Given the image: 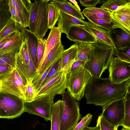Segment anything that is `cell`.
<instances>
[{"mask_svg":"<svg viewBox=\"0 0 130 130\" xmlns=\"http://www.w3.org/2000/svg\"><path fill=\"white\" fill-rule=\"evenodd\" d=\"M113 46L97 39L93 44L90 56L85 62L84 68L91 76L100 77L108 67L110 61L115 56Z\"/></svg>","mask_w":130,"mask_h":130,"instance_id":"2","label":"cell"},{"mask_svg":"<svg viewBox=\"0 0 130 130\" xmlns=\"http://www.w3.org/2000/svg\"><path fill=\"white\" fill-rule=\"evenodd\" d=\"M8 0H0V31L11 19Z\"/></svg>","mask_w":130,"mask_h":130,"instance_id":"29","label":"cell"},{"mask_svg":"<svg viewBox=\"0 0 130 130\" xmlns=\"http://www.w3.org/2000/svg\"><path fill=\"white\" fill-rule=\"evenodd\" d=\"M66 37L69 40L75 43H94L97 41L96 37L86 26H72L67 34Z\"/></svg>","mask_w":130,"mask_h":130,"instance_id":"14","label":"cell"},{"mask_svg":"<svg viewBox=\"0 0 130 130\" xmlns=\"http://www.w3.org/2000/svg\"><path fill=\"white\" fill-rule=\"evenodd\" d=\"M22 28L20 24L13 21L11 18L0 31V41L13 31H21Z\"/></svg>","mask_w":130,"mask_h":130,"instance_id":"32","label":"cell"},{"mask_svg":"<svg viewBox=\"0 0 130 130\" xmlns=\"http://www.w3.org/2000/svg\"><path fill=\"white\" fill-rule=\"evenodd\" d=\"M27 85L15 68L0 76V92L9 93L24 99Z\"/></svg>","mask_w":130,"mask_h":130,"instance_id":"7","label":"cell"},{"mask_svg":"<svg viewBox=\"0 0 130 130\" xmlns=\"http://www.w3.org/2000/svg\"><path fill=\"white\" fill-rule=\"evenodd\" d=\"M54 99V97L47 95L36 96L31 102H24V112L40 116L46 121H50Z\"/></svg>","mask_w":130,"mask_h":130,"instance_id":"8","label":"cell"},{"mask_svg":"<svg viewBox=\"0 0 130 130\" xmlns=\"http://www.w3.org/2000/svg\"><path fill=\"white\" fill-rule=\"evenodd\" d=\"M21 31L23 35L24 40L26 41L32 60L37 69L38 66L37 49L38 38L34 33L26 28L23 27Z\"/></svg>","mask_w":130,"mask_h":130,"instance_id":"17","label":"cell"},{"mask_svg":"<svg viewBox=\"0 0 130 130\" xmlns=\"http://www.w3.org/2000/svg\"><path fill=\"white\" fill-rule=\"evenodd\" d=\"M61 70L58 60L55 63L53 66L48 74L46 76L42 82L40 88L45 85L55 74Z\"/></svg>","mask_w":130,"mask_h":130,"instance_id":"39","label":"cell"},{"mask_svg":"<svg viewBox=\"0 0 130 130\" xmlns=\"http://www.w3.org/2000/svg\"><path fill=\"white\" fill-rule=\"evenodd\" d=\"M50 1L35 0L30 3L28 27L39 39H43L48 29V5Z\"/></svg>","mask_w":130,"mask_h":130,"instance_id":"3","label":"cell"},{"mask_svg":"<svg viewBox=\"0 0 130 130\" xmlns=\"http://www.w3.org/2000/svg\"><path fill=\"white\" fill-rule=\"evenodd\" d=\"M100 0H80L79 2L82 6L88 8L95 7L98 4L101 3Z\"/></svg>","mask_w":130,"mask_h":130,"instance_id":"41","label":"cell"},{"mask_svg":"<svg viewBox=\"0 0 130 130\" xmlns=\"http://www.w3.org/2000/svg\"><path fill=\"white\" fill-rule=\"evenodd\" d=\"M15 54L6 53L0 54V63L10 68H15Z\"/></svg>","mask_w":130,"mask_h":130,"instance_id":"34","label":"cell"},{"mask_svg":"<svg viewBox=\"0 0 130 130\" xmlns=\"http://www.w3.org/2000/svg\"><path fill=\"white\" fill-rule=\"evenodd\" d=\"M97 125L99 127L100 130H115V126L106 120L100 115L98 117Z\"/></svg>","mask_w":130,"mask_h":130,"instance_id":"40","label":"cell"},{"mask_svg":"<svg viewBox=\"0 0 130 130\" xmlns=\"http://www.w3.org/2000/svg\"><path fill=\"white\" fill-rule=\"evenodd\" d=\"M92 118V115L88 113L83 117L80 121L72 130H83L90 124Z\"/></svg>","mask_w":130,"mask_h":130,"instance_id":"37","label":"cell"},{"mask_svg":"<svg viewBox=\"0 0 130 130\" xmlns=\"http://www.w3.org/2000/svg\"><path fill=\"white\" fill-rule=\"evenodd\" d=\"M77 51V47L75 43L63 51L59 59L61 69L64 70L68 73H69L72 66L75 61Z\"/></svg>","mask_w":130,"mask_h":130,"instance_id":"19","label":"cell"},{"mask_svg":"<svg viewBox=\"0 0 130 130\" xmlns=\"http://www.w3.org/2000/svg\"><path fill=\"white\" fill-rule=\"evenodd\" d=\"M77 51L75 61H80L86 62L88 60L92 50V43L76 42Z\"/></svg>","mask_w":130,"mask_h":130,"instance_id":"26","label":"cell"},{"mask_svg":"<svg viewBox=\"0 0 130 130\" xmlns=\"http://www.w3.org/2000/svg\"><path fill=\"white\" fill-rule=\"evenodd\" d=\"M85 63V62L80 61H75L72 66L70 71L79 68L84 67Z\"/></svg>","mask_w":130,"mask_h":130,"instance_id":"44","label":"cell"},{"mask_svg":"<svg viewBox=\"0 0 130 130\" xmlns=\"http://www.w3.org/2000/svg\"><path fill=\"white\" fill-rule=\"evenodd\" d=\"M20 31H13L0 41V50L3 47L5 44L13 38Z\"/></svg>","mask_w":130,"mask_h":130,"instance_id":"43","label":"cell"},{"mask_svg":"<svg viewBox=\"0 0 130 130\" xmlns=\"http://www.w3.org/2000/svg\"><path fill=\"white\" fill-rule=\"evenodd\" d=\"M63 111V103L59 100L54 103L51 111V130H60Z\"/></svg>","mask_w":130,"mask_h":130,"instance_id":"22","label":"cell"},{"mask_svg":"<svg viewBox=\"0 0 130 130\" xmlns=\"http://www.w3.org/2000/svg\"><path fill=\"white\" fill-rule=\"evenodd\" d=\"M91 77L83 67L70 71L67 75L66 89L75 100L79 101L83 98L85 88Z\"/></svg>","mask_w":130,"mask_h":130,"instance_id":"4","label":"cell"},{"mask_svg":"<svg viewBox=\"0 0 130 130\" xmlns=\"http://www.w3.org/2000/svg\"><path fill=\"white\" fill-rule=\"evenodd\" d=\"M109 76L112 84H118L130 79V62L113 57L108 66Z\"/></svg>","mask_w":130,"mask_h":130,"instance_id":"12","label":"cell"},{"mask_svg":"<svg viewBox=\"0 0 130 130\" xmlns=\"http://www.w3.org/2000/svg\"><path fill=\"white\" fill-rule=\"evenodd\" d=\"M110 14L113 28H119L130 34V3Z\"/></svg>","mask_w":130,"mask_h":130,"instance_id":"13","label":"cell"},{"mask_svg":"<svg viewBox=\"0 0 130 130\" xmlns=\"http://www.w3.org/2000/svg\"><path fill=\"white\" fill-rule=\"evenodd\" d=\"M100 116L109 123L118 128L121 126L125 116V104L123 98L102 107Z\"/></svg>","mask_w":130,"mask_h":130,"instance_id":"10","label":"cell"},{"mask_svg":"<svg viewBox=\"0 0 130 130\" xmlns=\"http://www.w3.org/2000/svg\"><path fill=\"white\" fill-rule=\"evenodd\" d=\"M67 74L65 71L61 69L39 89L37 92L36 96L47 95L54 97L57 94L62 95L66 91Z\"/></svg>","mask_w":130,"mask_h":130,"instance_id":"9","label":"cell"},{"mask_svg":"<svg viewBox=\"0 0 130 130\" xmlns=\"http://www.w3.org/2000/svg\"><path fill=\"white\" fill-rule=\"evenodd\" d=\"M114 53L121 60L130 62V46L114 50Z\"/></svg>","mask_w":130,"mask_h":130,"instance_id":"35","label":"cell"},{"mask_svg":"<svg viewBox=\"0 0 130 130\" xmlns=\"http://www.w3.org/2000/svg\"><path fill=\"white\" fill-rule=\"evenodd\" d=\"M48 24L49 29H52L58 21L60 10L56 6L50 2L48 3Z\"/></svg>","mask_w":130,"mask_h":130,"instance_id":"30","label":"cell"},{"mask_svg":"<svg viewBox=\"0 0 130 130\" xmlns=\"http://www.w3.org/2000/svg\"><path fill=\"white\" fill-rule=\"evenodd\" d=\"M50 2L56 6L63 12L83 20L85 19L82 12L67 0H51Z\"/></svg>","mask_w":130,"mask_h":130,"instance_id":"23","label":"cell"},{"mask_svg":"<svg viewBox=\"0 0 130 130\" xmlns=\"http://www.w3.org/2000/svg\"><path fill=\"white\" fill-rule=\"evenodd\" d=\"M69 1L72 3L74 5V6L80 11V8L78 5L77 2L75 0H69Z\"/></svg>","mask_w":130,"mask_h":130,"instance_id":"47","label":"cell"},{"mask_svg":"<svg viewBox=\"0 0 130 130\" xmlns=\"http://www.w3.org/2000/svg\"><path fill=\"white\" fill-rule=\"evenodd\" d=\"M24 41L23 34L21 31L19 32L5 44L0 50V54L6 53H16L19 52Z\"/></svg>","mask_w":130,"mask_h":130,"instance_id":"25","label":"cell"},{"mask_svg":"<svg viewBox=\"0 0 130 130\" xmlns=\"http://www.w3.org/2000/svg\"><path fill=\"white\" fill-rule=\"evenodd\" d=\"M109 31L114 45V50L130 46V34L118 28Z\"/></svg>","mask_w":130,"mask_h":130,"instance_id":"20","label":"cell"},{"mask_svg":"<svg viewBox=\"0 0 130 130\" xmlns=\"http://www.w3.org/2000/svg\"><path fill=\"white\" fill-rule=\"evenodd\" d=\"M37 96V91L32 82L28 83L25 95L24 102H30L33 101Z\"/></svg>","mask_w":130,"mask_h":130,"instance_id":"36","label":"cell"},{"mask_svg":"<svg viewBox=\"0 0 130 130\" xmlns=\"http://www.w3.org/2000/svg\"><path fill=\"white\" fill-rule=\"evenodd\" d=\"M130 87L123 97L125 104V116L121 126L123 128L130 129Z\"/></svg>","mask_w":130,"mask_h":130,"instance_id":"31","label":"cell"},{"mask_svg":"<svg viewBox=\"0 0 130 130\" xmlns=\"http://www.w3.org/2000/svg\"><path fill=\"white\" fill-rule=\"evenodd\" d=\"M13 69L9 68L0 63V76L9 72Z\"/></svg>","mask_w":130,"mask_h":130,"instance_id":"45","label":"cell"},{"mask_svg":"<svg viewBox=\"0 0 130 130\" xmlns=\"http://www.w3.org/2000/svg\"><path fill=\"white\" fill-rule=\"evenodd\" d=\"M62 32L58 26L54 27L51 29L47 40L43 57L37 69V73L40 70L42 64L48 53L60 40Z\"/></svg>","mask_w":130,"mask_h":130,"instance_id":"21","label":"cell"},{"mask_svg":"<svg viewBox=\"0 0 130 130\" xmlns=\"http://www.w3.org/2000/svg\"><path fill=\"white\" fill-rule=\"evenodd\" d=\"M27 48L28 55L22 56L19 52L16 53L15 55V68L26 85L28 83L32 82L37 73L27 46Z\"/></svg>","mask_w":130,"mask_h":130,"instance_id":"11","label":"cell"},{"mask_svg":"<svg viewBox=\"0 0 130 130\" xmlns=\"http://www.w3.org/2000/svg\"><path fill=\"white\" fill-rule=\"evenodd\" d=\"M57 24L62 33H68L71 27L73 25L85 26V21L79 19L60 10Z\"/></svg>","mask_w":130,"mask_h":130,"instance_id":"18","label":"cell"},{"mask_svg":"<svg viewBox=\"0 0 130 130\" xmlns=\"http://www.w3.org/2000/svg\"><path fill=\"white\" fill-rule=\"evenodd\" d=\"M93 24L96 26L108 31L113 28L111 20H106L93 17L86 18Z\"/></svg>","mask_w":130,"mask_h":130,"instance_id":"33","label":"cell"},{"mask_svg":"<svg viewBox=\"0 0 130 130\" xmlns=\"http://www.w3.org/2000/svg\"><path fill=\"white\" fill-rule=\"evenodd\" d=\"M130 87V79L118 84L112 83L110 79L92 76L85 90L87 104L102 107L122 98Z\"/></svg>","mask_w":130,"mask_h":130,"instance_id":"1","label":"cell"},{"mask_svg":"<svg viewBox=\"0 0 130 130\" xmlns=\"http://www.w3.org/2000/svg\"><path fill=\"white\" fill-rule=\"evenodd\" d=\"M101 8L107 10L110 13L123 8L130 3V0L102 1Z\"/></svg>","mask_w":130,"mask_h":130,"instance_id":"28","label":"cell"},{"mask_svg":"<svg viewBox=\"0 0 130 130\" xmlns=\"http://www.w3.org/2000/svg\"><path fill=\"white\" fill-rule=\"evenodd\" d=\"M121 130H130V129L126 128H123Z\"/></svg>","mask_w":130,"mask_h":130,"instance_id":"48","label":"cell"},{"mask_svg":"<svg viewBox=\"0 0 130 130\" xmlns=\"http://www.w3.org/2000/svg\"><path fill=\"white\" fill-rule=\"evenodd\" d=\"M64 49V46L62 44L60 40L47 54L42 64L39 71L37 72L33 79L40 76L53 63L58 60Z\"/></svg>","mask_w":130,"mask_h":130,"instance_id":"16","label":"cell"},{"mask_svg":"<svg viewBox=\"0 0 130 130\" xmlns=\"http://www.w3.org/2000/svg\"><path fill=\"white\" fill-rule=\"evenodd\" d=\"M83 130H100V129L99 126L96 125V126L94 127L87 126L85 127Z\"/></svg>","mask_w":130,"mask_h":130,"instance_id":"46","label":"cell"},{"mask_svg":"<svg viewBox=\"0 0 130 130\" xmlns=\"http://www.w3.org/2000/svg\"><path fill=\"white\" fill-rule=\"evenodd\" d=\"M86 18L93 17L106 20H111L110 13L105 9L99 8H88L82 12Z\"/></svg>","mask_w":130,"mask_h":130,"instance_id":"27","label":"cell"},{"mask_svg":"<svg viewBox=\"0 0 130 130\" xmlns=\"http://www.w3.org/2000/svg\"><path fill=\"white\" fill-rule=\"evenodd\" d=\"M12 20L20 25V22L18 17L16 11L8 0Z\"/></svg>","mask_w":130,"mask_h":130,"instance_id":"42","label":"cell"},{"mask_svg":"<svg viewBox=\"0 0 130 130\" xmlns=\"http://www.w3.org/2000/svg\"><path fill=\"white\" fill-rule=\"evenodd\" d=\"M46 43V40L45 39L38 38V46L37 49V55L38 66L43 57Z\"/></svg>","mask_w":130,"mask_h":130,"instance_id":"38","label":"cell"},{"mask_svg":"<svg viewBox=\"0 0 130 130\" xmlns=\"http://www.w3.org/2000/svg\"><path fill=\"white\" fill-rule=\"evenodd\" d=\"M62 96L63 111L60 130H71L77 125L80 118L79 104L67 90Z\"/></svg>","mask_w":130,"mask_h":130,"instance_id":"5","label":"cell"},{"mask_svg":"<svg viewBox=\"0 0 130 130\" xmlns=\"http://www.w3.org/2000/svg\"><path fill=\"white\" fill-rule=\"evenodd\" d=\"M85 24L86 27L96 39L106 44L113 46L114 48V45L109 31L98 27L89 21H85Z\"/></svg>","mask_w":130,"mask_h":130,"instance_id":"24","label":"cell"},{"mask_svg":"<svg viewBox=\"0 0 130 130\" xmlns=\"http://www.w3.org/2000/svg\"><path fill=\"white\" fill-rule=\"evenodd\" d=\"M15 9L20 22V25L23 27H28L29 24L30 0H9Z\"/></svg>","mask_w":130,"mask_h":130,"instance_id":"15","label":"cell"},{"mask_svg":"<svg viewBox=\"0 0 130 130\" xmlns=\"http://www.w3.org/2000/svg\"><path fill=\"white\" fill-rule=\"evenodd\" d=\"M118 128L116 127H115V130H118Z\"/></svg>","mask_w":130,"mask_h":130,"instance_id":"49","label":"cell"},{"mask_svg":"<svg viewBox=\"0 0 130 130\" xmlns=\"http://www.w3.org/2000/svg\"><path fill=\"white\" fill-rule=\"evenodd\" d=\"M24 100L12 94L0 92V118L12 119L24 112Z\"/></svg>","mask_w":130,"mask_h":130,"instance_id":"6","label":"cell"}]
</instances>
